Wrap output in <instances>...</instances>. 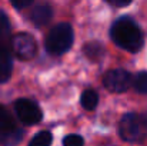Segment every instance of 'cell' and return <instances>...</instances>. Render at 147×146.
<instances>
[{
  "instance_id": "cell-13",
  "label": "cell",
  "mask_w": 147,
  "mask_h": 146,
  "mask_svg": "<svg viewBox=\"0 0 147 146\" xmlns=\"http://www.w3.org/2000/svg\"><path fill=\"white\" fill-rule=\"evenodd\" d=\"M17 128L16 126V122L11 116V113L0 105V129H14Z\"/></svg>"
},
{
  "instance_id": "cell-1",
  "label": "cell",
  "mask_w": 147,
  "mask_h": 146,
  "mask_svg": "<svg viewBox=\"0 0 147 146\" xmlns=\"http://www.w3.org/2000/svg\"><path fill=\"white\" fill-rule=\"evenodd\" d=\"M110 35H111V40L119 48L124 49L127 52H131V53L139 52L144 43L143 33H142L140 27L130 17L117 19L111 26Z\"/></svg>"
},
{
  "instance_id": "cell-3",
  "label": "cell",
  "mask_w": 147,
  "mask_h": 146,
  "mask_svg": "<svg viewBox=\"0 0 147 146\" xmlns=\"http://www.w3.org/2000/svg\"><path fill=\"white\" fill-rule=\"evenodd\" d=\"M74 35L69 23H59L49 32L45 45L46 50L51 54H63L73 46Z\"/></svg>"
},
{
  "instance_id": "cell-2",
  "label": "cell",
  "mask_w": 147,
  "mask_h": 146,
  "mask_svg": "<svg viewBox=\"0 0 147 146\" xmlns=\"http://www.w3.org/2000/svg\"><path fill=\"white\" fill-rule=\"evenodd\" d=\"M119 132L126 142H143L147 138V119L139 113H127L120 120Z\"/></svg>"
},
{
  "instance_id": "cell-15",
  "label": "cell",
  "mask_w": 147,
  "mask_h": 146,
  "mask_svg": "<svg viewBox=\"0 0 147 146\" xmlns=\"http://www.w3.org/2000/svg\"><path fill=\"white\" fill-rule=\"evenodd\" d=\"M133 86L139 93H147V72H140L134 76Z\"/></svg>"
},
{
  "instance_id": "cell-8",
  "label": "cell",
  "mask_w": 147,
  "mask_h": 146,
  "mask_svg": "<svg viewBox=\"0 0 147 146\" xmlns=\"http://www.w3.org/2000/svg\"><path fill=\"white\" fill-rule=\"evenodd\" d=\"M51 16H53L51 7H50L49 4L42 3V4H37V6L30 12V16H29V17H30V20H32L36 26H45V24H47L50 22Z\"/></svg>"
},
{
  "instance_id": "cell-11",
  "label": "cell",
  "mask_w": 147,
  "mask_h": 146,
  "mask_svg": "<svg viewBox=\"0 0 147 146\" xmlns=\"http://www.w3.org/2000/svg\"><path fill=\"white\" fill-rule=\"evenodd\" d=\"M80 103H82V106H83L86 110H93V109H96V106H97V103H98L97 92H94V90H92V89L86 90V92L82 95V97H80Z\"/></svg>"
},
{
  "instance_id": "cell-6",
  "label": "cell",
  "mask_w": 147,
  "mask_h": 146,
  "mask_svg": "<svg viewBox=\"0 0 147 146\" xmlns=\"http://www.w3.org/2000/svg\"><path fill=\"white\" fill-rule=\"evenodd\" d=\"M11 49L22 60H30L37 52V43L29 33H19L11 39Z\"/></svg>"
},
{
  "instance_id": "cell-14",
  "label": "cell",
  "mask_w": 147,
  "mask_h": 146,
  "mask_svg": "<svg viewBox=\"0 0 147 146\" xmlns=\"http://www.w3.org/2000/svg\"><path fill=\"white\" fill-rule=\"evenodd\" d=\"M51 145V133L47 130H42L33 136L29 146H50Z\"/></svg>"
},
{
  "instance_id": "cell-10",
  "label": "cell",
  "mask_w": 147,
  "mask_h": 146,
  "mask_svg": "<svg viewBox=\"0 0 147 146\" xmlns=\"http://www.w3.org/2000/svg\"><path fill=\"white\" fill-rule=\"evenodd\" d=\"M13 72V60L10 53L0 54V83H4L10 79Z\"/></svg>"
},
{
  "instance_id": "cell-12",
  "label": "cell",
  "mask_w": 147,
  "mask_h": 146,
  "mask_svg": "<svg viewBox=\"0 0 147 146\" xmlns=\"http://www.w3.org/2000/svg\"><path fill=\"white\" fill-rule=\"evenodd\" d=\"M84 54L90 59V60H100L104 54V49L103 46L97 43V42H93V43H87L84 46Z\"/></svg>"
},
{
  "instance_id": "cell-16",
  "label": "cell",
  "mask_w": 147,
  "mask_h": 146,
  "mask_svg": "<svg viewBox=\"0 0 147 146\" xmlns=\"http://www.w3.org/2000/svg\"><path fill=\"white\" fill-rule=\"evenodd\" d=\"M84 139L80 135H67L63 139V146H83Z\"/></svg>"
},
{
  "instance_id": "cell-5",
  "label": "cell",
  "mask_w": 147,
  "mask_h": 146,
  "mask_svg": "<svg viewBox=\"0 0 147 146\" xmlns=\"http://www.w3.org/2000/svg\"><path fill=\"white\" fill-rule=\"evenodd\" d=\"M14 110L24 125H36L43 117L39 105L30 99H17L14 102Z\"/></svg>"
},
{
  "instance_id": "cell-18",
  "label": "cell",
  "mask_w": 147,
  "mask_h": 146,
  "mask_svg": "<svg viewBox=\"0 0 147 146\" xmlns=\"http://www.w3.org/2000/svg\"><path fill=\"white\" fill-rule=\"evenodd\" d=\"M111 6H117V7H124V6H129L130 4V0H124V1H117V0H110L109 1Z\"/></svg>"
},
{
  "instance_id": "cell-9",
  "label": "cell",
  "mask_w": 147,
  "mask_h": 146,
  "mask_svg": "<svg viewBox=\"0 0 147 146\" xmlns=\"http://www.w3.org/2000/svg\"><path fill=\"white\" fill-rule=\"evenodd\" d=\"M23 139V130L20 128L14 129H0V143L6 146L17 145Z\"/></svg>"
},
{
  "instance_id": "cell-7",
  "label": "cell",
  "mask_w": 147,
  "mask_h": 146,
  "mask_svg": "<svg viewBox=\"0 0 147 146\" xmlns=\"http://www.w3.org/2000/svg\"><path fill=\"white\" fill-rule=\"evenodd\" d=\"M11 39L13 37H10V23H9V19L0 10V54L1 53H10Z\"/></svg>"
},
{
  "instance_id": "cell-4",
  "label": "cell",
  "mask_w": 147,
  "mask_h": 146,
  "mask_svg": "<svg viewBox=\"0 0 147 146\" xmlns=\"http://www.w3.org/2000/svg\"><path fill=\"white\" fill-rule=\"evenodd\" d=\"M131 83H133V77L124 69L109 70L103 77V85L106 86V89L110 92H116V93L126 92Z\"/></svg>"
},
{
  "instance_id": "cell-17",
  "label": "cell",
  "mask_w": 147,
  "mask_h": 146,
  "mask_svg": "<svg viewBox=\"0 0 147 146\" xmlns=\"http://www.w3.org/2000/svg\"><path fill=\"white\" fill-rule=\"evenodd\" d=\"M11 4H13V7H16V9L22 10V9H26V7L32 6V4H33V0H22V1L14 0V1H11Z\"/></svg>"
}]
</instances>
